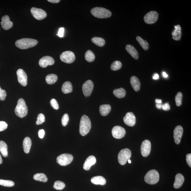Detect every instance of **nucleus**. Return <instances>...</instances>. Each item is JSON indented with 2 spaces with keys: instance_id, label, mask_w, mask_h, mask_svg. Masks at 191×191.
Wrapping results in <instances>:
<instances>
[{
  "instance_id": "f257e3e1",
  "label": "nucleus",
  "mask_w": 191,
  "mask_h": 191,
  "mask_svg": "<svg viewBox=\"0 0 191 191\" xmlns=\"http://www.w3.org/2000/svg\"><path fill=\"white\" fill-rule=\"evenodd\" d=\"M91 124L88 117L83 115L81 118L79 132L80 135L85 136L90 132L91 128Z\"/></svg>"
},
{
  "instance_id": "f03ea898",
  "label": "nucleus",
  "mask_w": 191,
  "mask_h": 191,
  "mask_svg": "<svg viewBox=\"0 0 191 191\" xmlns=\"http://www.w3.org/2000/svg\"><path fill=\"white\" fill-rule=\"evenodd\" d=\"M38 41L31 38H23L18 40L15 42L16 46L21 49H26L32 48L36 45Z\"/></svg>"
},
{
  "instance_id": "7ed1b4c3",
  "label": "nucleus",
  "mask_w": 191,
  "mask_h": 191,
  "mask_svg": "<svg viewBox=\"0 0 191 191\" xmlns=\"http://www.w3.org/2000/svg\"><path fill=\"white\" fill-rule=\"evenodd\" d=\"M15 112L17 116L20 118L25 117L28 113V108L25 101L23 98H20L15 109Z\"/></svg>"
},
{
  "instance_id": "20e7f679",
  "label": "nucleus",
  "mask_w": 191,
  "mask_h": 191,
  "mask_svg": "<svg viewBox=\"0 0 191 191\" xmlns=\"http://www.w3.org/2000/svg\"><path fill=\"white\" fill-rule=\"evenodd\" d=\"M91 13L94 17L99 18H109L111 16V11L101 7H94L91 10Z\"/></svg>"
},
{
  "instance_id": "39448f33",
  "label": "nucleus",
  "mask_w": 191,
  "mask_h": 191,
  "mask_svg": "<svg viewBox=\"0 0 191 191\" xmlns=\"http://www.w3.org/2000/svg\"><path fill=\"white\" fill-rule=\"evenodd\" d=\"M159 180V175L156 170H152L147 172L145 177V182L150 184H155Z\"/></svg>"
},
{
  "instance_id": "423d86ee",
  "label": "nucleus",
  "mask_w": 191,
  "mask_h": 191,
  "mask_svg": "<svg viewBox=\"0 0 191 191\" xmlns=\"http://www.w3.org/2000/svg\"><path fill=\"white\" fill-rule=\"evenodd\" d=\"M131 156V151L129 149H123L119 153L118 160L119 163L121 165L125 164L128 160L130 159Z\"/></svg>"
},
{
  "instance_id": "0eeeda50",
  "label": "nucleus",
  "mask_w": 191,
  "mask_h": 191,
  "mask_svg": "<svg viewBox=\"0 0 191 191\" xmlns=\"http://www.w3.org/2000/svg\"><path fill=\"white\" fill-rule=\"evenodd\" d=\"M73 157L71 154H63L60 155L57 158V162L60 165L65 166L71 163Z\"/></svg>"
},
{
  "instance_id": "6e6552de",
  "label": "nucleus",
  "mask_w": 191,
  "mask_h": 191,
  "mask_svg": "<svg viewBox=\"0 0 191 191\" xmlns=\"http://www.w3.org/2000/svg\"><path fill=\"white\" fill-rule=\"evenodd\" d=\"M60 58L62 62L67 63H71L74 62L75 56L74 53L71 51L64 52L60 55Z\"/></svg>"
},
{
  "instance_id": "1a4fd4ad",
  "label": "nucleus",
  "mask_w": 191,
  "mask_h": 191,
  "mask_svg": "<svg viewBox=\"0 0 191 191\" xmlns=\"http://www.w3.org/2000/svg\"><path fill=\"white\" fill-rule=\"evenodd\" d=\"M159 17L158 13L156 11H151L145 15L144 20L146 23L152 24L155 23L157 21Z\"/></svg>"
},
{
  "instance_id": "9d476101",
  "label": "nucleus",
  "mask_w": 191,
  "mask_h": 191,
  "mask_svg": "<svg viewBox=\"0 0 191 191\" xmlns=\"http://www.w3.org/2000/svg\"><path fill=\"white\" fill-rule=\"evenodd\" d=\"M31 12L34 18L37 20L44 19L47 16L46 12L41 9L33 7L31 9Z\"/></svg>"
},
{
  "instance_id": "9b49d317",
  "label": "nucleus",
  "mask_w": 191,
  "mask_h": 191,
  "mask_svg": "<svg viewBox=\"0 0 191 191\" xmlns=\"http://www.w3.org/2000/svg\"><path fill=\"white\" fill-rule=\"evenodd\" d=\"M126 133L125 129L120 126H115L112 130L113 137L116 139H121L123 138L125 136Z\"/></svg>"
},
{
  "instance_id": "f8f14e48",
  "label": "nucleus",
  "mask_w": 191,
  "mask_h": 191,
  "mask_svg": "<svg viewBox=\"0 0 191 191\" xmlns=\"http://www.w3.org/2000/svg\"><path fill=\"white\" fill-rule=\"evenodd\" d=\"M94 84L91 80H88L84 83L82 87L83 93L86 97L91 94L94 88Z\"/></svg>"
},
{
  "instance_id": "ddd939ff",
  "label": "nucleus",
  "mask_w": 191,
  "mask_h": 191,
  "mask_svg": "<svg viewBox=\"0 0 191 191\" xmlns=\"http://www.w3.org/2000/svg\"><path fill=\"white\" fill-rule=\"evenodd\" d=\"M151 149V144L150 141L148 140H145L142 143L141 150L142 156L147 157L150 154Z\"/></svg>"
},
{
  "instance_id": "4468645a",
  "label": "nucleus",
  "mask_w": 191,
  "mask_h": 191,
  "mask_svg": "<svg viewBox=\"0 0 191 191\" xmlns=\"http://www.w3.org/2000/svg\"><path fill=\"white\" fill-rule=\"evenodd\" d=\"M19 83L23 86H27V76L25 72L21 69H18L17 71Z\"/></svg>"
},
{
  "instance_id": "2eb2a0df",
  "label": "nucleus",
  "mask_w": 191,
  "mask_h": 191,
  "mask_svg": "<svg viewBox=\"0 0 191 191\" xmlns=\"http://www.w3.org/2000/svg\"><path fill=\"white\" fill-rule=\"evenodd\" d=\"M183 133V129L182 127L180 125L176 127L173 132V137L175 143L177 145L180 143L181 138Z\"/></svg>"
},
{
  "instance_id": "dca6fc26",
  "label": "nucleus",
  "mask_w": 191,
  "mask_h": 191,
  "mask_svg": "<svg viewBox=\"0 0 191 191\" xmlns=\"http://www.w3.org/2000/svg\"><path fill=\"white\" fill-rule=\"evenodd\" d=\"M55 60L54 58L50 56H45L40 60L39 65L41 67L45 68L48 66L54 65Z\"/></svg>"
},
{
  "instance_id": "f3484780",
  "label": "nucleus",
  "mask_w": 191,
  "mask_h": 191,
  "mask_svg": "<svg viewBox=\"0 0 191 191\" xmlns=\"http://www.w3.org/2000/svg\"><path fill=\"white\" fill-rule=\"evenodd\" d=\"M124 122L126 125L129 126H133L135 125L136 118L135 115L132 112L127 113L124 118Z\"/></svg>"
},
{
  "instance_id": "a211bd4d",
  "label": "nucleus",
  "mask_w": 191,
  "mask_h": 191,
  "mask_svg": "<svg viewBox=\"0 0 191 191\" xmlns=\"http://www.w3.org/2000/svg\"><path fill=\"white\" fill-rule=\"evenodd\" d=\"M1 24L4 29L9 30L12 28L13 26V23L10 20V18L7 15L4 16L1 18Z\"/></svg>"
},
{
  "instance_id": "6ab92c4d",
  "label": "nucleus",
  "mask_w": 191,
  "mask_h": 191,
  "mask_svg": "<svg viewBox=\"0 0 191 191\" xmlns=\"http://www.w3.org/2000/svg\"><path fill=\"white\" fill-rule=\"evenodd\" d=\"M96 162V160L95 156H88L85 162L83 169L88 171L90 170L92 166L95 164Z\"/></svg>"
},
{
  "instance_id": "aec40b11",
  "label": "nucleus",
  "mask_w": 191,
  "mask_h": 191,
  "mask_svg": "<svg viewBox=\"0 0 191 191\" xmlns=\"http://www.w3.org/2000/svg\"><path fill=\"white\" fill-rule=\"evenodd\" d=\"M184 181V178L181 173H178L176 175L175 180L173 187L175 189L180 188L182 186Z\"/></svg>"
},
{
  "instance_id": "412c9836",
  "label": "nucleus",
  "mask_w": 191,
  "mask_h": 191,
  "mask_svg": "<svg viewBox=\"0 0 191 191\" xmlns=\"http://www.w3.org/2000/svg\"><path fill=\"white\" fill-rule=\"evenodd\" d=\"M126 50L127 52L135 60H138L139 58V54L135 47L130 44L126 45Z\"/></svg>"
},
{
  "instance_id": "4be33fe9",
  "label": "nucleus",
  "mask_w": 191,
  "mask_h": 191,
  "mask_svg": "<svg viewBox=\"0 0 191 191\" xmlns=\"http://www.w3.org/2000/svg\"><path fill=\"white\" fill-rule=\"evenodd\" d=\"M130 83L135 91H139L140 88L141 83L137 77L135 76L132 77L130 79Z\"/></svg>"
},
{
  "instance_id": "5701e85b",
  "label": "nucleus",
  "mask_w": 191,
  "mask_h": 191,
  "mask_svg": "<svg viewBox=\"0 0 191 191\" xmlns=\"http://www.w3.org/2000/svg\"><path fill=\"white\" fill-rule=\"evenodd\" d=\"M91 182L94 184L103 186L105 184L106 181L105 178L101 176H97L92 178L91 179Z\"/></svg>"
},
{
  "instance_id": "b1692460",
  "label": "nucleus",
  "mask_w": 191,
  "mask_h": 191,
  "mask_svg": "<svg viewBox=\"0 0 191 191\" xmlns=\"http://www.w3.org/2000/svg\"><path fill=\"white\" fill-rule=\"evenodd\" d=\"M23 145L24 152L26 153H29L32 145V141L31 139L29 137H26L24 140Z\"/></svg>"
},
{
  "instance_id": "393cba45",
  "label": "nucleus",
  "mask_w": 191,
  "mask_h": 191,
  "mask_svg": "<svg viewBox=\"0 0 191 191\" xmlns=\"http://www.w3.org/2000/svg\"><path fill=\"white\" fill-rule=\"evenodd\" d=\"M175 29L172 33L173 38L176 41H179L181 36V28L180 25L175 26Z\"/></svg>"
},
{
  "instance_id": "a878e982",
  "label": "nucleus",
  "mask_w": 191,
  "mask_h": 191,
  "mask_svg": "<svg viewBox=\"0 0 191 191\" xmlns=\"http://www.w3.org/2000/svg\"><path fill=\"white\" fill-rule=\"evenodd\" d=\"M111 110V106L109 105H102L100 107V114L103 116H107L108 115Z\"/></svg>"
},
{
  "instance_id": "bb28decb",
  "label": "nucleus",
  "mask_w": 191,
  "mask_h": 191,
  "mask_svg": "<svg viewBox=\"0 0 191 191\" xmlns=\"http://www.w3.org/2000/svg\"><path fill=\"white\" fill-rule=\"evenodd\" d=\"M73 90L72 85L69 82H66L63 83L62 87V91L64 94L70 93Z\"/></svg>"
},
{
  "instance_id": "cd10ccee",
  "label": "nucleus",
  "mask_w": 191,
  "mask_h": 191,
  "mask_svg": "<svg viewBox=\"0 0 191 191\" xmlns=\"http://www.w3.org/2000/svg\"><path fill=\"white\" fill-rule=\"evenodd\" d=\"M0 152L4 157L8 156L7 146L6 143L3 141H0Z\"/></svg>"
},
{
  "instance_id": "c85d7f7f",
  "label": "nucleus",
  "mask_w": 191,
  "mask_h": 191,
  "mask_svg": "<svg viewBox=\"0 0 191 191\" xmlns=\"http://www.w3.org/2000/svg\"><path fill=\"white\" fill-rule=\"evenodd\" d=\"M113 93L117 97L121 98H123L125 96L126 92L124 88H121L115 89L113 91Z\"/></svg>"
},
{
  "instance_id": "c756f323",
  "label": "nucleus",
  "mask_w": 191,
  "mask_h": 191,
  "mask_svg": "<svg viewBox=\"0 0 191 191\" xmlns=\"http://www.w3.org/2000/svg\"><path fill=\"white\" fill-rule=\"evenodd\" d=\"M33 179L36 181L46 182L48 181V178L46 175L43 173L35 174L33 176Z\"/></svg>"
},
{
  "instance_id": "7c9ffc66",
  "label": "nucleus",
  "mask_w": 191,
  "mask_h": 191,
  "mask_svg": "<svg viewBox=\"0 0 191 191\" xmlns=\"http://www.w3.org/2000/svg\"><path fill=\"white\" fill-rule=\"evenodd\" d=\"M58 77L57 75L55 74H49L46 77V82L49 84H54L57 81Z\"/></svg>"
},
{
  "instance_id": "2f4dec72",
  "label": "nucleus",
  "mask_w": 191,
  "mask_h": 191,
  "mask_svg": "<svg viewBox=\"0 0 191 191\" xmlns=\"http://www.w3.org/2000/svg\"><path fill=\"white\" fill-rule=\"evenodd\" d=\"M92 42L98 46L102 47L105 44V41L102 38L94 37L92 38Z\"/></svg>"
},
{
  "instance_id": "473e14b6",
  "label": "nucleus",
  "mask_w": 191,
  "mask_h": 191,
  "mask_svg": "<svg viewBox=\"0 0 191 191\" xmlns=\"http://www.w3.org/2000/svg\"><path fill=\"white\" fill-rule=\"evenodd\" d=\"M136 40L140 45L145 50H147L149 48V44L147 41L142 38L140 37L137 36Z\"/></svg>"
},
{
  "instance_id": "72a5a7b5",
  "label": "nucleus",
  "mask_w": 191,
  "mask_h": 191,
  "mask_svg": "<svg viewBox=\"0 0 191 191\" xmlns=\"http://www.w3.org/2000/svg\"><path fill=\"white\" fill-rule=\"evenodd\" d=\"M85 59L89 62H92L95 60V55L91 50H88L85 54Z\"/></svg>"
},
{
  "instance_id": "f704fd0d",
  "label": "nucleus",
  "mask_w": 191,
  "mask_h": 191,
  "mask_svg": "<svg viewBox=\"0 0 191 191\" xmlns=\"http://www.w3.org/2000/svg\"><path fill=\"white\" fill-rule=\"evenodd\" d=\"M66 186L65 183L60 181H56L55 182L54 188L57 190H62Z\"/></svg>"
},
{
  "instance_id": "c9c22d12",
  "label": "nucleus",
  "mask_w": 191,
  "mask_h": 191,
  "mask_svg": "<svg viewBox=\"0 0 191 191\" xmlns=\"http://www.w3.org/2000/svg\"><path fill=\"white\" fill-rule=\"evenodd\" d=\"M122 67V63L118 60H116L111 64V69L113 71H116L120 69Z\"/></svg>"
},
{
  "instance_id": "e433bc0d",
  "label": "nucleus",
  "mask_w": 191,
  "mask_h": 191,
  "mask_svg": "<svg viewBox=\"0 0 191 191\" xmlns=\"http://www.w3.org/2000/svg\"><path fill=\"white\" fill-rule=\"evenodd\" d=\"M15 185L14 182L10 180L0 179V185L6 187H12Z\"/></svg>"
},
{
  "instance_id": "4c0bfd02",
  "label": "nucleus",
  "mask_w": 191,
  "mask_h": 191,
  "mask_svg": "<svg viewBox=\"0 0 191 191\" xmlns=\"http://www.w3.org/2000/svg\"><path fill=\"white\" fill-rule=\"evenodd\" d=\"M183 94L181 92H178L175 97L176 104L177 106H179L182 103Z\"/></svg>"
},
{
  "instance_id": "58836bf2",
  "label": "nucleus",
  "mask_w": 191,
  "mask_h": 191,
  "mask_svg": "<svg viewBox=\"0 0 191 191\" xmlns=\"http://www.w3.org/2000/svg\"><path fill=\"white\" fill-rule=\"evenodd\" d=\"M45 122V118L44 115L41 114V113L39 114L38 115V116L37 121L36 122V124L37 125H39L42 124L43 123Z\"/></svg>"
},
{
  "instance_id": "ea45409f",
  "label": "nucleus",
  "mask_w": 191,
  "mask_h": 191,
  "mask_svg": "<svg viewBox=\"0 0 191 191\" xmlns=\"http://www.w3.org/2000/svg\"><path fill=\"white\" fill-rule=\"evenodd\" d=\"M69 120V117L67 114H64L62 118V125L66 126L67 125Z\"/></svg>"
},
{
  "instance_id": "a19ab883",
  "label": "nucleus",
  "mask_w": 191,
  "mask_h": 191,
  "mask_svg": "<svg viewBox=\"0 0 191 191\" xmlns=\"http://www.w3.org/2000/svg\"><path fill=\"white\" fill-rule=\"evenodd\" d=\"M7 95L6 91L1 89L0 86V100L2 101H4Z\"/></svg>"
},
{
  "instance_id": "79ce46f5",
  "label": "nucleus",
  "mask_w": 191,
  "mask_h": 191,
  "mask_svg": "<svg viewBox=\"0 0 191 191\" xmlns=\"http://www.w3.org/2000/svg\"><path fill=\"white\" fill-rule=\"evenodd\" d=\"M50 104L55 109L58 110L59 109V105L56 100L53 98L50 101Z\"/></svg>"
},
{
  "instance_id": "37998d69",
  "label": "nucleus",
  "mask_w": 191,
  "mask_h": 191,
  "mask_svg": "<svg viewBox=\"0 0 191 191\" xmlns=\"http://www.w3.org/2000/svg\"><path fill=\"white\" fill-rule=\"evenodd\" d=\"M7 124L4 121H0V132L4 131L7 128Z\"/></svg>"
},
{
  "instance_id": "c03bdc74",
  "label": "nucleus",
  "mask_w": 191,
  "mask_h": 191,
  "mask_svg": "<svg viewBox=\"0 0 191 191\" xmlns=\"http://www.w3.org/2000/svg\"><path fill=\"white\" fill-rule=\"evenodd\" d=\"M64 32H65V28H60L58 31V34H56V35L60 38L63 37L64 36Z\"/></svg>"
},
{
  "instance_id": "a18cd8bd",
  "label": "nucleus",
  "mask_w": 191,
  "mask_h": 191,
  "mask_svg": "<svg viewBox=\"0 0 191 191\" xmlns=\"http://www.w3.org/2000/svg\"><path fill=\"white\" fill-rule=\"evenodd\" d=\"M186 162L190 167H191V154H188L186 156Z\"/></svg>"
},
{
  "instance_id": "49530a36",
  "label": "nucleus",
  "mask_w": 191,
  "mask_h": 191,
  "mask_svg": "<svg viewBox=\"0 0 191 191\" xmlns=\"http://www.w3.org/2000/svg\"><path fill=\"white\" fill-rule=\"evenodd\" d=\"M162 108L164 110L168 111L170 110V106L169 103H166L162 105Z\"/></svg>"
},
{
  "instance_id": "de8ad7c7",
  "label": "nucleus",
  "mask_w": 191,
  "mask_h": 191,
  "mask_svg": "<svg viewBox=\"0 0 191 191\" xmlns=\"http://www.w3.org/2000/svg\"><path fill=\"white\" fill-rule=\"evenodd\" d=\"M45 135V131L43 129H41L39 130L38 132L39 137L40 139H43Z\"/></svg>"
},
{
  "instance_id": "09e8293b",
  "label": "nucleus",
  "mask_w": 191,
  "mask_h": 191,
  "mask_svg": "<svg viewBox=\"0 0 191 191\" xmlns=\"http://www.w3.org/2000/svg\"><path fill=\"white\" fill-rule=\"evenodd\" d=\"M48 1L52 3H59L60 1V0H48Z\"/></svg>"
},
{
  "instance_id": "8fccbe9b",
  "label": "nucleus",
  "mask_w": 191,
  "mask_h": 191,
  "mask_svg": "<svg viewBox=\"0 0 191 191\" xmlns=\"http://www.w3.org/2000/svg\"><path fill=\"white\" fill-rule=\"evenodd\" d=\"M156 107L157 108L159 109H161L162 108V103H156Z\"/></svg>"
},
{
  "instance_id": "3c124183",
  "label": "nucleus",
  "mask_w": 191,
  "mask_h": 191,
  "mask_svg": "<svg viewBox=\"0 0 191 191\" xmlns=\"http://www.w3.org/2000/svg\"><path fill=\"white\" fill-rule=\"evenodd\" d=\"M153 78L154 80H157L159 78V75L158 74H155L154 76H153Z\"/></svg>"
},
{
  "instance_id": "603ef678",
  "label": "nucleus",
  "mask_w": 191,
  "mask_h": 191,
  "mask_svg": "<svg viewBox=\"0 0 191 191\" xmlns=\"http://www.w3.org/2000/svg\"><path fill=\"white\" fill-rule=\"evenodd\" d=\"M156 103H162V100H161L156 99Z\"/></svg>"
},
{
  "instance_id": "864d4df0",
  "label": "nucleus",
  "mask_w": 191,
  "mask_h": 191,
  "mask_svg": "<svg viewBox=\"0 0 191 191\" xmlns=\"http://www.w3.org/2000/svg\"><path fill=\"white\" fill-rule=\"evenodd\" d=\"M162 74H163V76L164 77H167L168 76V75L165 72H163V73H162Z\"/></svg>"
},
{
  "instance_id": "5fc2aeb1",
  "label": "nucleus",
  "mask_w": 191,
  "mask_h": 191,
  "mask_svg": "<svg viewBox=\"0 0 191 191\" xmlns=\"http://www.w3.org/2000/svg\"><path fill=\"white\" fill-rule=\"evenodd\" d=\"M2 162H3L2 159L1 155V154H0V164H1L2 163Z\"/></svg>"
},
{
  "instance_id": "6e6d98bb",
  "label": "nucleus",
  "mask_w": 191,
  "mask_h": 191,
  "mask_svg": "<svg viewBox=\"0 0 191 191\" xmlns=\"http://www.w3.org/2000/svg\"><path fill=\"white\" fill-rule=\"evenodd\" d=\"M128 163H129V164L131 163V160H130V159L128 160Z\"/></svg>"
}]
</instances>
